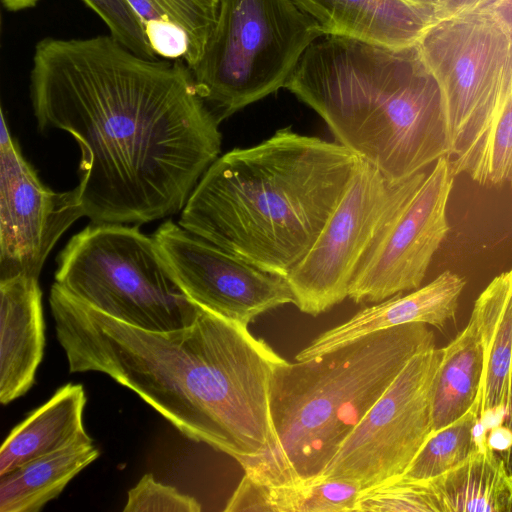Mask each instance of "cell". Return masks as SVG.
Returning <instances> with one entry per match:
<instances>
[{
    "label": "cell",
    "instance_id": "24",
    "mask_svg": "<svg viewBox=\"0 0 512 512\" xmlns=\"http://www.w3.org/2000/svg\"><path fill=\"white\" fill-rule=\"evenodd\" d=\"M450 160L455 176L466 174L480 185L512 188V49L489 120L465 153Z\"/></svg>",
    "mask_w": 512,
    "mask_h": 512
},
{
    "label": "cell",
    "instance_id": "1",
    "mask_svg": "<svg viewBox=\"0 0 512 512\" xmlns=\"http://www.w3.org/2000/svg\"><path fill=\"white\" fill-rule=\"evenodd\" d=\"M39 129L81 149L76 186L94 223L140 225L184 208L219 157V123L181 60L149 59L111 35L47 37L34 50Z\"/></svg>",
    "mask_w": 512,
    "mask_h": 512
},
{
    "label": "cell",
    "instance_id": "27",
    "mask_svg": "<svg viewBox=\"0 0 512 512\" xmlns=\"http://www.w3.org/2000/svg\"><path fill=\"white\" fill-rule=\"evenodd\" d=\"M106 24L110 35L145 58L156 59L142 24L126 0H83Z\"/></svg>",
    "mask_w": 512,
    "mask_h": 512
},
{
    "label": "cell",
    "instance_id": "28",
    "mask_svg": "<svg viewBox=\"0 0 512 512\" xmlns=\"http://www.w3.org/2000/svg\"><path fill=\"white\" fill-rule=\"evenodd\" d=\"M201 504L175 487L157 482L151 473L129 490L124 512H200Z\"/></svg>",
    "mask_w": 512,
    "mask_h": 512
},
{
    "label": "cell",
    "instance_id": "6",
    "mask_svg": "<svg viewBox=\"0 0 512 512\" xmlns=\"http://www.w3.org/2000/svg\"><path fill=\"white\" fill-rule=\"evenodd\" d=\"M324 36L293 0H220L215 28L191 70L220 124L285 88L308 47Z\"/></svg>",
    "mask_w": 512,
    "mask_h": 512
},
{
    "label": "cell",
    "instance_id": "17",
    "mask_svg": "<svg viewBox=\"0 0 512 512\" xmlns=\"http://www.w3.org/2000/svg\"><path fill=\"white\" fill-rule=\"evenodd\" d=\"M477 322L484 357L479 394L481 435L503 424L512 371V268L486 286L471 313Z\"/></svg>",
    "mask_w": 512,
    "mask_h": 512
},
{
    "label": "cell",
    "instance_id": "8",
    "mask_svg": "<svg viewBox=\"0 0 512 512\" xmlns=\"http://www.w3.org/2000/svg\"><path fill=\"white\" fill-rule=\"evenodd\" d=\"M417 45L438 84L448 157L456 159L495 108L512 38L492 11L482 10L439 19Z\"/></svg>",
    "mask_w": 512,
    "mask_h": 512
},
{
    "label": "cell",
    "instance_id": "34",
    "mask_svg": "<svg viewBox=\"0 0 512 512\" xmlns=\"http://www.w3.org/2000/svg\"><path fill=\"white\" fill-rule=\"evenodd\" d=\"M511 479H512V473H511Z\"/></svg>",
    "mask_w": 512,
    "mask_h": 512
},
{
    "label": "cell",
    "instance_id": "13",
    "mask_svg": "<svg viewBox=\"0 0 512 512\" xmlns=\"http://www.w3.org/2000/svg\"><path fill=\"white\" fill-rule=\"evenodd\" d=\"M84 216L75 187H46L12 138L1 110L0 280L39 279L43 264L62 234Z\"/></svg>",
    "mask_w": 512,
    "mask_h": 512
},
{
    "label": "cell",
    "instance_id": "30",
    "mask_svg": "<svg viewBox=\"0 0 512 512\" xmlns=\"http://www.w3.org/2000/svg\"><path fill=\"white\" fill-rule=\"evenodd\" d=\"M488 10L492 11L497 16L507 28L512 38V0H499Z\"/></svg>",
    "mask_w": 512,
    "mask_h": 512
},
{
    "label": "cell",
    "instance_id": "31",
    "mask_svg": "<svg viewBox=\"0 0 512 512\" xmlns=\"http://www.w3.org/2000/svg\"><path fill=\"white\" fill-rule=\"evenodd\" d=\"M4 7L9 11H21L34 7L39 0H1Z\"/></svg>",
    "mask_w": 512,
    "mask_h": 512
},
{
    "label": "cell",
    "instance_id": "3",
    "mask_svg": "<svg viewBox=\"0 0 512 512\" xmlns=\"http://www.w3.org/2000/svg\"><path fill=\"white\" fill-rule=\"evenodd\" d=\"M362 162L338 142L281 128L254 146L219 156L178 224L286 277L314 245Z\"/></svg>",
    "mask_w": 512,
    "mask_h": 512
},
{
    "label": "cell",
    "instance_id": "22",
    "mask_svg": "<svg viewBox=\"0 0 512 512\" xmlns=\"http://www.w3.org/2000/svg\"><path fill=\"white\" fill-rule=\"evenodd\" d=\"M444 353L434 377L431 395V433L466 414L478 401L484 369L483 346L475 317Z\"/></svg>",
    "mask_w": 512,
    "mask_h": 512
},
{
    "label": "cell",
    "instance_id": "10",
    "mask_svg": "<svg viewBox=\"0 0 512 512\" xmlns=\"http://www.w3.org/2000/svg\"><path fill=\"white\" fill-rule=\"evenodd\" d=\"M444 348L414 355L345 438L320 477L362 489L404 474L431 434V395ZM319 478V477H318Z\"/></svg>",
    "mask_w": 512,
    "mask_h": 512
},
{
    "label": "cell",
    "instance_id": "26",
    "mask_svg": "<svg viewBox=\"0 0 512 512\" xmlns=\"http://www.w3.org/2000/svg\"><path fill=\"white\" fill-rule=\"evenodd\" d=\"M354 512H438L427 481L400 475L362 489Z\"/></svg>",
    "mask_w": 512,
    "mask_h": 512
},
{
    "label": "cell",
    "instance_id": "2",
    "mask_svg": "<svg viewBox=\"0 0 512 512\" xmlns=\"http://www.w3.org/2000/svg\"><path fill=\"white\" fill-rule=\"evenodd\" d=\"M49 302L71 373L107 374L181 434L239 464L272 445L270 380L285 359L248 326L200 308L186 327L150 331L97 310L56 282Z\"/></svg>",
    "mask_w": 512,
    "mask_h": 512
},
{
    "label": "cell",
    "instance_id": "14",
    "mask_svg": "<svg viewBox=\"0 0 512 512\" xmlns=\"http://www.w3.org/2000/svg\"><path fill=\"white\" fill-rule=\"evenodd\" d=\"M465 279L446 270L412 292L394 295L358 311L347 321L321 333L295 356L304 360L336 349L366 334L409 323L444 328L455 318Z\"/></svg>",
    "mask_w": 512,
    "mask_h": 512
},
{
    "label": "cell",
    "instance_id": "23",
    "mask_svg": "<svg viewBox=\"0 0 512 512\" xmlns=\"http://www.w3.org/2000/svg\"><path fill=\"white\" fill-rule=\"evenodd\" d=\"M360 485L336 478H315L269 485L243 476L226 512H354Z\"/></svg>",
    "mask_w": 512,
    "mask_h": 512
},
{
    "label": "cell",
    "instance_id": "7",
    "mask_svg": "<svg viewBox=\"0 0 512 512\" xmlns=\"http://www.w3.org/2000/svg\"><path fill=\"white\" fill-rule=\"evenodd\" d=\"M55 282L75 298L142 329L171 331L200 310L171 276L152 237L137 226L94 223L57 257Z\"/></svg>",
    "mask_w": 512,
    "mask_h": 512
},
{
    "label": "cell",
    "instance_id": "15",
    "mask_svg": "<svg viewBox=\"0 0 512 512\" xmlns=\"http://www.w3.org/2000/svg\"><path fill=\"white\" fill-rule=\"evenodd\" d=\"M38 279L0 280V402L9 404L35 383L45 346Z\"/></svg>",
    "mask_w": 512,
    "mask_h": 512
},
{
    "label": "cell",
    "instance_id": "5",
    "mask_svg": "<svg viewBox=\"0 0 512 512\" xmlns=\"http://www.w3.org/2000/svg\"><path fill=\"white\" fill-rule=\"evenodd\" d=\"M427 324L378 330L304 360L279 363L271 376L274 441L240 465L269 485L321 476L340 445L408 361L434 348Z\"/></svg>",
    "mask_w": 512,
    "mask_h": 512
},
{
    "label": "cell",
    "instance_id": "21",
    "mask_svg": "<svg viewBox=\"0 0 512 512\" xmlns=\"http://www.w3.org/2000/svg\"><path fill=\"white\" fill-rule=\"evenodd\" d=\"M99 455L93 440L82 441L1 475L0 512L40 511Z\"/></svg>",
    "mask_w": 512,
    "mask_h": 512
},
{
    "label": "cell",
    "instance_id": "18",
    "mask_svg": "<svg viewBox=\"0 0 512 512\" xmlns=\"http://www.w3.org/2000/svg\"><path fill=\"white\" fill-rule=\"evenodd\" d=\"M86 402L84 387L67 383L32 411L1 446L0 476L36 458L93 440L83 425Z\"/></svg>",
    "mask_w": 512,
    "mask_h": 512
},
{
    "label": "cell",
    "instance_id": "12",
    "mask_svg": "<svg viewBox=\"0 0 512 512\" xmlns=\"http://www.w3.org/2000/svg\"><path fill=\"white\" fill-rule=\"evenodd\" d=\"M455 174L448 156L439 158L358 267L348 297L378 303L421 286L450 227L447 206Z\"/></svg>",
    "mask_w": 512,
    "mask_h": 512
},
{
    "label": "cell",
    "instance_id": "11",
    "mask_svg": "<svg viewBox=\"0 0 512 512\" xmlns=\"http://www.w3.org/2000/svg\"><path fill=\"white\" fill-rule=\"evenodd\" d=\"M171 276L197 307L248 326L293 303L285 277L265 272L168 220L152 235Z\"/></svg>",
    "mask_w": 512,
    "mask_h": 512
},
{
    "label": "cell",
    "instance_id": "33",
    "mask_svg": "<svg viewBox=\"0 0 512 512\" xmlns=\"http://www.w3.org/2000/svg\"><path fill=\"white\" fill-rule=\"evenodd\" d=\"M405 1L415 4V5L423 6V7L434 8L438 12V9L440 8L443 0H405Z\"/></svg>",
    "mask_w": 512,
    "mask_h": 512
},
{
    "label": "cell",
    "instance_id": "19",
    "mask_svg": "<svg viewBox=\"0 0 512 512\" xmlns=\"http://www.w3.org/2000/svg\"><path fill=\"white\" fill-rule=\"evenodd\" d=\"M126 1L156 56L195 68L215 28L220 0Z\"/></svg>",
    "mask_w": 512,
    "mask_h": 512
},
{
    "label": "cell",
    "instance_id": "32",
    "mask_svg": "<svg viewBox=\"0 0 512 512\" xmlns=\"http://www.w3.org/2000/svg\"><path fill=\"white\" fill-rule=\"evenodd\" d=\"M503 424H505L512 430V371H511V378H510V389H509L507 412H506V416H505ZM505 463L510 471V468L512 466V451L509 454V456L505 459Z\"/></svg>",
    "mask_w": 512,
    "mask_h": 512
},
{
    "label": "cell",
    "instance_id": "20",
    "mask_svg": "<svg viewBox=\"0 0 512 512\" xmlns=\"http://www.w3.org/2000/svg\"><path fill=\"white\" fill-rule=\"evenodd\" d=\"M427 482L438 512H512L511 473L483 438L466 461Z\"/></svg>",
    "mask_w": 512,
    "mask_h": 512
},
{
    "label": "cell",
    "instance_id": "25",
    "mask_svg": "<svg viewBox=\"0 0 512 512\" xmlns=\"http://www.w3.org/2000/svg\"><path fill=\"white\" fill-rule=\"evenodd\" d=\"M480 435L478 400L461 418L432 432L402 475L429 481L445 474L480 448Z\"/></svg>",
    "mask_w": 512,
    "mask_h": 512
},
{
    "label": "cell",
    "instance_id": "4",
    "mask_svg": "<svg viewBox=\"0 0 512 512\" xmlns=\"http://www.w3.org/2000/svg\"><path fill=\"white\" fill-rule=\"evenodd\" d=\"M285 88L326 122L336 142L392 182L448 156L441 93L417 43L324 35Z\"/></svg>",
    "mask_w": 512,
    "mask_h": 512
},
{
    "label": "cell",
    "instance_id": "16",
    "mask_svg": "<svg viewBox=\"0 0 512 512\" xmlns=\"http://www.w3.org/2000/svg\"><path fill=\"white\" fill-rule=\"evenodd\" d=\"M324 35L388 46L415 44L435 22L437 10L405 0H293Z\"/></svg>",
    "mask_w": 512,
    "mask_h": 512
},
{
    "label": "cell",
    "instance_id": "9",
    "mask_svg": "<svg viewBox=\"0 0 512 512\" xmlns=\"http://www.w3.org/2000/svg\"><path fill=\"white\" fill-rule=\"evenodd\" d=\"M426 175L392 182L363 160L314 245L285 277L300 311L317 316L348 297L361 262Z\"/></svg>",
    "mask_w": 512,
    "mask_h": 512
},
{
    "label": "cell",
    "instance_id": "29",
    "mask_svg": "<svg viewBox=\"0 0 512 512\" xmlns=\"http://www.w3.org/2000/svg\"><path fill=\"white\" fill-rule=\"evenodd\" d=\"M499 0H443L438 9V18H448L464 13L488 10Z\"/></svg>",
    "mask_w": 512,
    "mask_h": 512
}]
</instances>
